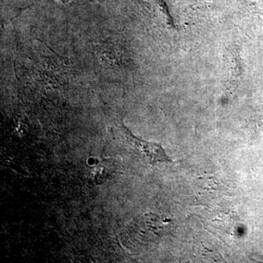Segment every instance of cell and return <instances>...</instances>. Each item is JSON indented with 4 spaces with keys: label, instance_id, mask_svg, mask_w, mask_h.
<instances>
[{
    "label": "cell",
    "instance_id": "obj_1",
    "mask_svg": "<svg viewBox=\"0 0 263 263\" xmlns=\"http://www.w3.org/2000/svg\"><path fill=\"white\" fill-rule=\"evenodd\" d=\"M113 133L117 138L131 148L132 151L140 158L151 165L155 166L159 162H171V159L166 155L160 145L140 139L135 136L122 122L117 124L115 128H114Z\"/></svg>",
    "mask_w": 263,
    "mask_h": 263
}]
</instances>
